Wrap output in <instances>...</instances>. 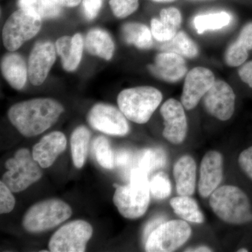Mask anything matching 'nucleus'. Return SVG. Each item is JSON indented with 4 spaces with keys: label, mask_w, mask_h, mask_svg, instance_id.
Masks as SVG:
<instances>
[{
    "label": "nucleus",
    "mask_w": 252,
    "mask_h": 252,
    "mask_svg": "<svg viewBox=\"0 0 252 252\" xmlns=\"http://www.w3.org/2000/svg\"><path fill=\"white\" fill-rule=\"evenodd\" d=\"M64 112L62 104L51 98H36L14 104L8 112L10 122L20 133L31 137L54 125Z\"/></svg>",
    "instance_id": "obj_1"
},
{
    "label": "nucleus",
    "mask_w": 252,
    "mask_h": 252,
    "mask_svg": "<svg viewBox=\"0 0 252 252\" xmlns=\"http://www.w3.org/2000/svg\"><path fill=\"white\" fill-rule=\"evenodd\" d=\"M129 184L120 186L114 194V205L119 213L128 220L143 216L150 202L149 174L139 167H132L128 176Z\"/></svg>",
    "instance_id": "obj_2"
},
{
    "label": "nucleus",
    "mask_w": 252,
    "mask_h": 252,
    "mask_svg": "<svg viewBox=\"0 0 252 252\" xmlns=\"http://www.w3.org/2000/svg\"><path fill=\"white\" fill-rule=\"evenodd\" d=\"M210 205L220 220L233 225L252 220L251 204L247 194L235 186L219 187L211 194Z\"/></svg>",
    "instance_id": "obj_3"
},
{
    "label": "nucleus",
    "mask_w": 252,
    "mask_h": 252,
    "mask_svg": "<svg viewBox=\"0 0 252 252\" xmlns=\"http://www.w3.org/2000/svg\"><path fill=\"white\" fill-rule=\"evenodd\" d=\"M161 92L152 86L125 89L119 94L118 105L125 117L136 124L148 122L161 102Z\"/></svg>",
    "instance_id": "obj_4"
},
{
    "label": "nucleus",
    "mask_w": 252,
    "mask_h": 252,
    "mask_svg": "<svg viewBox=\"0 0 252 252\" xmlns=\"http://www.w3.org/2000/svg\"><path fill=\"white\" fill-rule=\"evenodd\" d=\"M72 214V208L65 202L59 199H49L34 204L26 212L23 225L30 233H41L69 220Z\"/></svg>",
    "instance_id": "obj_5"
},
{
    "label": "nucleus",
    "mask_w": 252,
    "mask_h": 252,
    "mask_svg": "<svg viewBox=\"0 0 252 252\" xmlns=\"http://www.w3.org/2000/svg\"><path fill=\"white\" fill-rule=\"evenodd\" d=\"M7 171L2 176V181L13 193L27 189L42 177L40 165L34 160L28 149H21L14 157L5 162Z\"/></svg>",
    "instance_id": "obj_6"
},
{
    "label": "nucleus",
    "mask_w": 252,
    "mask_h": 252,
    "mask_svg": "<svg viewBox=\"0 0 252 252\" xmlns=\"http://www.w3.org/2000/svg\"><path fill=\"white\" fill-rule=\"evenodd\" d=\"M41 21L39 16L19 8L9 16L3 27L2 39L5 48L11 52L19 49L25 42L38 34Z\"/></svg>",
    "instance_id": "obj_7"
},
{
    "label": "nucleus",
    "mask_w": 252,
    "mask_h": 252,
    "mask_svg": "<svg viewBox=\"0 0 252 252\" xmlns=\"http://www.w3.org/2000/svg\"><path fill=\"white\" fill-rule=\"evenodd\" d=\"M190 225L183 220L165 221L151 233L145 243L146 252H171L188 241Z\"/></svg>",
    "instance_id": "obj_8"
},
{
    "label": "nucleus",
    "mask_w": 252,
    "mask_h": 252,
    "mask_svg": "<svg viewBox=\"0 0 252 252\" xmlns=\"http://www.w3.org/2000/svg\"><path fill=\"white\" fill-rule=\"evenodd\" d=\"M93 227L84 220H75L66 223L51 237L50 252H83L93 235Z\"/></svg>",
    "instance_id": "obj_9"
},
{
    "label": "nucleus",
    "mask_w": 252,
    "mask_h": 252,
    "mask_svg": "<svg viewBox=\"0 0 252 252\" xmlns=\"http://www.w3.org/2000/svg\"><path fill=\"white\" fill-rule=\"evenodd\" d=\"M87 121L94 130L123 137L130 130L126 117L120 109L110 104L98 103L89 111Z\"/></svg>",
    "instance_id": "obj_10"
},
{
    "label": "nucleus",
    "mask_w": 252,
    "mask_h": 252,
    "mask_svg": "<svg viewBox=\"0 0 252 252\" xmlns=\"http://www.w3.org/2000/svg\"><path fill=\"white\" fill-rule=\"evenodd\" d=\"M235 95L233 89L222 81H215L205 96L203 103L207 112L220 121H227L235 110Z\"/></svg>",
    "instance_id": "obj_11"
},
{
    "label": "nucleus",
    "mask_w": 252,
    "mask_h": 252,
    "mask_svg": "<svg viewBox=\"0 0 252 252\" xmlns=\"http://www.w3.org/2000/svg\"><path fill=\"white\" fill-rule=\"evenodd\" d=\"M213 73L205 67H195L187 74L181 101L185 108L190 110L215 84Z\"/></svg>",
    "instance_id": "obj_12"
},
{
    "label": "nucleus",
    "mask_w": 252,
    "mask_h": 252,
    "mask_svg": "<svg viewBox=\"0 0 252 252\" xmlns=\"http://www.w3.org/2000/svg\"><path fill=\"white\" fill-rule=\"evenodd\" d=\"M164 119L162 135L170 143H182L187 137L188 125L183 104L175 99H167L160 108Z\"/></svg>",
    "instance_id": "obj_13"
},
{
    "label": "nucleus",
    "mask_w": 252,
    "mask_h": 252,
    "mask_svg": "<svg viewBox=\"0 0 252 252\" xmlns=\"http://www.w3.org/2000/svg\"><path fill=\"white\" fill-rule=\"evenodd\" d=\"M56 46L50 41L37 43L32 50L28 61V77L34 86L46 80L56 59Z\"/></svg>",
    "instance_id": "obj_14"
},
{
    "label": "nucleus",
    "mask_w": 252,
    "mask_h": 252,
    "mask_svg": "<svg viewBox=\"0 0 252 252\" xmlns=\"http://www.w3.org/2000/svg\"><path fill=\"white\" fill-rule=\"evenodd\" d=\"M223 178V157L220 152L210 151L205 154L200 165L198 191L203 198H208L220 185Z\"/></svg>",
    "instance_id": "obj_15"
},
{
    "label": "nucleus",
    "mask_w": 252,
    "mask_h": 252,
    "mask_svg": "<svg viewBox=\"0 0 252 252\" xmlns=\"http://www.w3.org/2000/svg\"><path fill=\"white\" fill-rule=\"evenodd\" d=\"M67 139L63 132L55 131L44 136L32 149V157L42 168L51 167L65 150Z\"/></svg>",
    "instance_id": "obj_16"
},
{
    "label": "nucleus",
    "mask_w": 252,
    "mask_h": 252,
    "mask_svg": "<svg viewBox=\"0 0 252 252\" xmlns=\"http://www.w3.org/2000/svg\"><path fill=\"white\" fill-rule=\"evenodd\" d=\"M149 69L158 79L168 82L180 80L187 72L183 57L171 52H162L157 55L155 63L149 66Z\"/></svg>",
    "instance_id": "obj_17"
},
{
    "label": "nucleus",
    "mask_w": 252,
    "mask_h": 252,
    "mask_svg": "<svg viewBox=\"0 0 252 252\" xmlns=\"http://www.w3.org/2000/svg\"><path fill=\"white\" fill-rule=\"evenodd\" d=\"M84 40L79 33L73 36H63L56 43V49L62 62L63 69L73 72L77 69L82 58Z\"/></svg>",
    "instance_id": "obj_18"
},
{
    "label": "nucleus",
    "mask_w": 252,
    "mask_h": 252,
    "mask_svg": "<svg viewBox=\"0 0 252 252\" xmlns=\"http://www.w3.org/2000/svg\"><path fill=\"white\" fill-rule=\"evenodd\" d=\"M182 15L174 7L161 10L159 18H154L151 22L152 35L160 42L170 40L178 32L182 23Z\"/></svg>",
    "instance_id": "obj_19"
},
{
    "label": "nucleus",
    "mask_w": 252,
    "mask_h": 252,
    "mask_svg": "<svg viewBox=\"0 0 252 252\" xmlns=\"http://www.w3.org/2000/svg\"><path fill=\"white\" fill-rule=\"evenodd\" d=\"M173 175L180 195H193L196 181V163L190 156H184L175 162Z\"/></svg>",
    "instance_id": "obj_20"
},
{
    "label": "nucleus",
    "mask_w": 252,
    "mask_h": 252,
    "mask_svg": "<svg viewBox=\"0 0 252 252\" xmlns=\"http://www.w3.org/2000/svg\"><path fill=\"white\" fill-rule=\"evenodd\" d=\"M1 70L3 77L11 87L21 90L28 75V67L22 56L15 53L5 55L1 59Z\"/></svg>",
    "instance_id": "obj_21"
},
{
    "label": "nucleus",
    "mask_w": 252,
    "mask_h": 252,
    "mask_svg": "<svg viewBox=\"0 0 252 252\" xmlns=\"http://www.w3.org/2000/svg\"><path fill=\"white\" fill-rule=\"evenodd\" d=\"M86 49L91 54L109 61L114 52V43L109 33L99 28L91 30L86 37Z\"/></svg>",
    "instance_id": "obj_22"
},
{
    "label": "nucleus",
    "mask_w": 252,
    "mask_h": 252,
    "mask_svg": "<svg viewBox=\"0 0 252 252\" xmlns=\"http://www.w3.org/2000/svg\"><path fill=\"white\" fill-rule=\"evenodd\" d=\"M91 132L84 126H80L73 131L71 136V152L74 166L80 169L84 166L89 150Z\"/></svg>",
    "instance_id": "obj_23"
},
{
    "label": "nucleus",
    "mask_w": 252,
    "mask_h": 252,
    "mask_svg": "<svg viewBox=\"0 0 252 252\" xmlns=\"http://www.w3.org/2000/svg\"><path fill=\"white\" fill-rule=\"evenodd\" d=\"M170 205L176 215L183 220L196 223H203L205 220L198 203L189 195H180L171 199Z\"/></svg>",
    "instance_id": "obj_24"
},
{
    "label": "nucleus",
    "mask_w": 252,
    "mask_h": 252,
    "mask_svg": "<svg viewBox=\"0 0 252 252\" xmlns=\"http://www.w3.org/2000/svg\"><path fill=\"white\" fill-rule=\"evenodd\" d=\"M122 35L127 44L138 49H148L153 45L152 31L141 23H126L122 27Z\"/></svg>",
    "instance_id": "obj_25"
},
{
    "label": "nucleus",
    "mask_w": 252,
    "mask_h": 252,
    "mask_svg": "<svg viewBox=\"0 0 252 252\" xmlns=\"http://www.w3.org/2000/svg\"><path fill=\"white\" fill-rule=\"evenodd\" d=\"M20 9L39 16L41 20L53 19L62 14V7L56 0H18Z\"/></svg>",
    "instance_id": "obj_26"
},
{
    "label": "nucleus",
    "mask_w": 252,
    "mask_h": 252,
    "mask_svg": "<svg viewBox=\"0 0 252 252\" xmlns=\"http://www.w3.org/2000/svg\"><path fill=\"white\" fill-rule=\"evenodd\" d=\"M167 162V156L161 148L144 149L135 156L133 167L142 169L150 174L162 168Z\"/></svg>",
    "instance_id": "obj_27"
},
{
    "label": "nucleus",
    "mask_w": 252,
    "mask_h": 252,
    "mask_svg": "<svg viewBox=\"0 0 252 252\" xmlns=\"http://www.w3.org/2000/svg\"><path fill=\"white\" fill-rule=\"evenodd\" d=\"M161 43L159 48L164 52L175 53L189 59L195 57L198 54L196 44L184 32H178L170 40Z\"/></svg>",
    "instance_id": "obj_28"
},
{
    "label": "nucleus",
    "mask_w": 252,
    "mask_h": 252,
    "mask_svg": "<svg viewBox=\"0 0 252 252\" xmlns=\"http://www.w3.org/2000/svg\"><path fill=\"white\" fill-rule=\"evenodd\" d=\"M231 21V16L225 11L198 15L193 20L194 27L198 34L207 31H216L225 27Z\"/></svg>",
    "instance_id": "obj_29"
},
{
    "label": "nucleus",
    "mask_w": 252,
    "mask_h": 252,
    "mask_svg": "<svg viewBox=\"0 0 252 252\" xmlns=\"http://www.w3.org/2000/svg\"><path fill=\"white\" fill-rule=\"evenodd\" d=\"M94 151L99 165L107 170L115 167V157L108 139L104 136L96 137L94 141Z\"/></svg>",
    "instance_id": "obj_30"
},
{
    "label": "nucleus",
    "mask_w": 252,
    "mask_h": 252,
    "mask_svg": "<svg viewBox=\"0 0 252 252\" xmlns=\"http://www.w3.org/2000/svg\"><path fill=\"white\" fill-rule=\"evenodd\" d=\"M149 188L154 198L163 200L171 193V182L165 172H159L149 182Z\"/></svg>",
    "instance_id": "obj_31"
},
{
    "label": "nucleus",
    "mask_w": 252,
    "mask_h": 252,
    "mask_svg": "<svg viewBox=\"0 0 252 252\" xmlns=\"http://www.w3.org/2000/svg\"><path fill=\"white\" fill-rule=\"evenodd\" d=\"M109 5L114 16L124 18L138 9L139 0H109Z\"/></svg>",
    "instance_id": "obj_32"
},
{
    "label": "nucleus",
    "mask_w": 252,
    "mask_h": 252,
    "mask_svg": "<svg viewBox=\"0 0 252 252\" xmlns=\"http://www.w3.org/2000/svg\"><path fill=\"white\" fill-rule=\"evenodd\" d=\"M248 51L242 47L236 41L230 44L225 52V60L230 67H238L246 61Z\"/></svg>",
    "instance_id": "obj_33"
},
{
    "label": "nucleus",
    "mask_w": 252,
    "mask_h": 252,
    "mask_svg": "<svg viewBox=\"0 0 252 252\" xmlns=\"http://www.w3.org/2000/svg\"><path fill=\"white\" fill-rule=\"evenodd\" d=\"M114 157H115V166L122 169L128 177L130 170L133 167L134 159H135L134 154L128 149H122L116 152Z\"/></svg>",
    "instance_id": "obj_34"
},
{
    "label": "nucleus",
    "mask_w": 252,
    "mask_h": 252,
    "mask_svg": "<svg viewBox=\"0 0 252 252\" xmlns=\"http://www.w3.org/2000/svg\"><path fill=\"white\" fill-rule=\"evenodd\" d=\"M13 192L2 180L0 182V213L8 214L14 210L16 200Z\"/></svg>",
    "instance_id": "obj_35"
},
{
    "label": "nucleus",
    "mask_w": 252,
    "mask_h": 252,
    "mask_svg": "<svg viewBox=\"0 0 252 252\" xmlns=\"http://www.w3.org/2000/svg\"><path fill=\"white\" fill-rule=\"evenodd\" d=\"M240 167L252 180V147L244 150L238 158Z\"/></svg>",
    "instance_id": "obj_36"
},
{
    "label": "nucleus",
    "mask_w": 252,
    "mask_h": 252,
    "mask_svg": "<svg viewBox=\"0 0 252 252\" xmlns=\"http://www.w3.org/2000/svg\"><path fill=\"white\" fill-rule=\"evenodd\" d=\"M102 2L103 0H83V9L88 19H94L97 16Z\"/></svg>",
    "instance_id": "obj_37"
},
{
    "label": "nucleus",
    "mask_w": 252,
    "mask_h": 252,
    "mask_svg": "<svg viewBox=\"0 0 252 252\" xmlns=\"http://www.w3.org/2000/svg\"><path fill=\"white\" fill-rule=\"evenodd\" d=\"M236 41L248 51L252 49V23H248L243 28Z\"/></svg>",
    "instance_id": "obj_38"
},
{
    "label": "nucleus",
    "mask_w": 252,
    "mask_h": 252,
    "mask_svg": "<svg viewBox=\"0 0 252 252\" xmlns=\"http://www.w3.org/2000/svg\"><path fill=\"white\" fill-rule=\"evenodd\" d=\"M166 218L164 216H158L154 217L152 220H149L147 224L144 227L143 231V240L144 244L148 239L149 235L154 231L156 228H157L159 225H161L162 223L165 221Z\"/></svg>",
    "instance_id": "obj_39"
},
{
    "label": "nucleus",
    "mask_w": 252,
    "mask_h": 252,
    "mask_svg": "<svg viewBox=\"0 0 252 252\" xmlns=\"http://www.w3.org/2000/svg\"><path fill=\"white\" fill-rule=\"evenodd\" d=\"M240 79L252 89V61L245 63L239 69Z\"/></svg>",
    "instance_id": "obj_40"
},
{
    "label": "nucleus",
    "mask_w": 252,
    "mask_h": 252,
    "mask_svg": "<svg viewBox=\"0 0 252 252\" xmlns=\"http://www.w3.org/2000/svg\"><path fill=\"white\" fill-rule=\"evenodd\" d=\"M62 6L65 7H75L80 4L81 0H56Z\"/></svg>",
    "instance_id": "obj_41"
},
{
    "label": "nucleus",
    "mask_w": 252,
    "mask_h": 252,
    "mask_svg": "<svg viewBox=\"0 0 252 252\" xmlns=\"http://www.w3.org/2000/svg\"><path fill=\"white\" fill-rule=\"evenodd\" d=\"M186 252H212L211 249H210L209 248H207V247L205 246H200L198 247V248L192 249V250H186Z\"/></svg>",
    "instance_id": "obj_42"
},
{
    "label": "nucleus",
    "mask_w": 252,
    "mask_h": 252,
    "mask_svg": "<svg viewBox=\"0 0 252 252\" xmlns=\"http://www.w3.org/2000/svg\"><path fill=\"white\" fill-rule=\"evenodd\" d=\"M157 2H170V1H175V0H153Z\"/></svg>",
    "instance_id": "obj_43"
},
{
    "label": "nucleus",
    "mask_w": 252,
    "mask_h": 252,
    "mask_svg": "<svg viewBox=\"0 0 252 252\" xmlns=\"http://www.w3.org/2000/svg\"><path fill=\"white\" fill-rule=\"evenodd\" d=\"M238 252H248V250H247V249H240V250H239Z\"/></svg>",
    "instance_id": "obj_44"
}]
</instances>
